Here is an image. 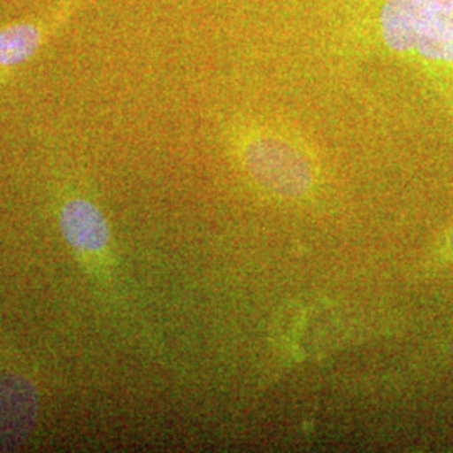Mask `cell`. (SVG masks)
<instances>
[{
	"label": "cell",
	"instance_id": "6da1fadb",
	"mask_svg": "<svg viewBox=\"0 0 453 453\" xmlns=\"http://www.w3.org/2000/svg\"><path fill=\"white\" fill-rule=\"evenodd\" d=\"M380 33L395 52L453 67V0H385Z\"/></svg>",
	"mask_w": 453,
	"mask_h": 453
},
{
	"label": "cell",
	"instance_id": "7a4b0ae2",
	"mask_svg": "<svg viewBox=\"0 0 453 453\" xmlns=\"http://www.w3.org/2000/svg\"><path fill=\"white\" fill-rule=\"evenodd\" d=\"M59 226L82 271L95 282L111 277V232L96 202L81 192H65L59 200Z\"/></svg>",
	"mask_w": 453,
	"mask_h": 453
},
{
	"label": "cell",
	"instance_id": "3957f363",
	"mask_svg": "<svg viewBox=\"0 0 453 453\" xmlns=\"http://www.w3.org/2000/svg\"><path fill=\"white\" fill-rule=\"evenodd\" d=\"M245 162L252 175L277 194L297 196L311 187L308 160L291 143L275 136L254 140L245 150Z\"/></svg>",
	"mask_w": 453,
	"mask_h": 453
},
{
	"label": "cell",
	"instance_id": "277c9868",
	"mask_svg": "<svg viewBox=\"0 0 453 453\" xmlns=\"http://www.w3.org/2000/svg\"><path fill=\"white\" fill-rule=\"evenodd\" d=\"M39 418V393L20 366L0 359V450L22 445Z\"/></svg>",
	"mask_w": 453,
	"mask_h": 453
},
{
	"label": "cell",
	"instance_id": "5b68a950",
	"mask_svg": "<svg viewBox=\"0 0 453 453\" xmlns=\"http://www.w3.org/2000/svg\"><path fill=\"white\" fill-rule=\"evenodd\" d=\"M48 31L39 22H20L0 29V74L27 63L42 46Z\"/></svg>",
	"mask_w": 453,
	"mask_h": 453
},
{
	"label": "cell",
	"instance_id": "8992f818",
	"mask_svg": "<svg viewBox=\"0 0 453 453\" xmlns=\"http://www.w3.org/2000/svg\"><path fill=\"white\" fill-rule=\"evenodd\" d=\"M450 241H452V249H453V234H452V237H450Z\"/></svg>",
	"mask_w": 453,
	"mask_h": 453
},
{
	"label": "cell",
	"instance_id": "52a82bcc",
	"mask_svg": "<svg viewBox=\"0 0 453 453\" xmlns=\"http://www.w3.org/2000/svg\"><path fill=\"white\" fill-rule=\"evenodd\" d=\"M452 349H453V341H452Z\"/></svg>",
	"mask_w": 453,
	"mask_h": 453
}]
</instances>
